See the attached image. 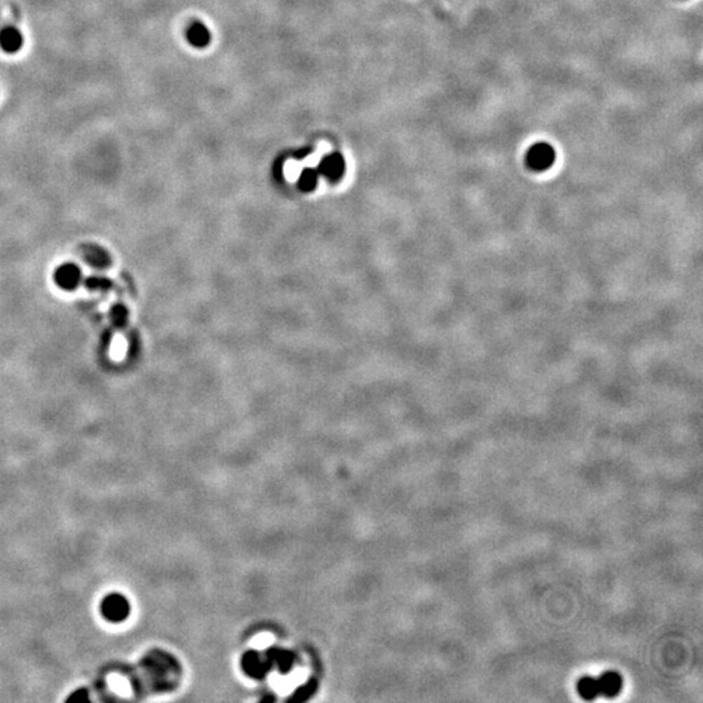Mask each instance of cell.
Wrapping results in <instances>:
<instances>
[{
    "mask_svg": "<svg viewBox=\"0 0 703 703\" xmlns=\"http://www.w3.org/2000/svg\"><path fill=\"white\" fill-rule=\"evenodd\" d=\"M187 38H188L190 45L201 48V47H205L210 42V32L203 24L194 22L188 29Z\"/></svg>",
    "mask_w": 703,
    "mask_h": 703,
    "instance_id": "7",
    "label": "cell"
},
{
    "mask_svg": "<svg viewBox=\"0 0 703 703\" xmlns=\"http://www.w3.org/2000/svg\"><path fill=\"white\" fill-rule=\"evenodd\" d=\"M25 38L18 27L9 25L0 30V48L6 54H18V51L22 50Z\"/></svg>",
    "mask_w": 703,
    "mask_h": 703,
    "instance_id": "3",
    "label": "cell"
},
{
    "mask_svg": "<svg viewBox=\"0 0 703 703\" xmlns=\"http://www.w3.org/2000/svg\"><path fill=\"white\" fill-rule=\"evenodd\" d=\"M555 158H556L555 149L550 144L537 142L528 149L525 161L534 171H544L549 170L554 164Z\"/></svg>",
    "mask_w": 703,
    "mask_h": 703,
    "instance_id": "1",
    "label": "cell"
},
{
    "mask_svg": "<svg viewBox=\"0 0 703 703\" xmlns=\"http://www.w3.org/2000/svg\"><path fill=\"white\" fill-rule=\"evenodd\" d=\"M596 678L601 695L605 698H615L622 693V676L616 671H607Z\"/></svg>",
    "mask_w": 703,
    "mask_h": 703,
    "instance_id": "4",
    "label": "cell"
},
{
    "mask_svg": "<svg viewBox=\"0 0 703 703\" xmlns=\"http://www.w3.org/2000/svg\"><path fill=\"white\" fill-rule=\"evenodd\" d=\"M577 693L585 701H594L599 697V685L596 677L584 676L577 681Z\"/></svg>",
    "mask_w": 703,
    "mask_h": 703,
    "instance_id": "6",
    "label": "cell"
},
{
    "mask_svg": "<svg viewBox=\"0 0 703 703\" xmlns=\"http://www.w3.org/2000/svg\"><path fill=\"white\" fill-rule=\"evenodd\" d=\"M321 172L326 175L327 178L330 179H339L342 175L344 173V168H345V163H344L343 156L339 155V154H331L328 156H326L325 159L321 163Z\"/></svg>",
    "mask_w": 703,
    "mask_h": 703,
    "instance_id": "5",
    "label": "cell"
},
{
    "mask_svg": "<svg viewBox=\"0 0 703 703\" xmlns=\"http://www.w3.org/2000/svg\"><path fill=\"white\" fill-rule=\"evenodd\" d=\"M102 613L109 622H124L129 615V603L123 595H109L102 602Z\"/></svg>",
    "mask_w": 703,
    "mask_h": 703,
    "instance_id": "2",
    "label": "cell"
}]
</instances>
